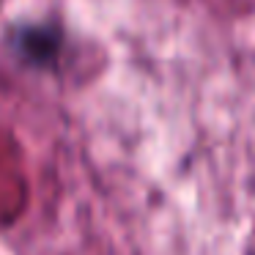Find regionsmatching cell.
<instances>
[{
    "mask_svg": "<svg viewBox=\"0 0 255 255\" xmlns=\"http://www.w3.org/2000/svg\"><path fill=\"white\" fill-rule=\"evenodd\" d=\"M63 30L55 22H25L8 30V50L33 69H47L63 50Z\"/></svg>",
    "mask_w": 255,
    "mask_h": 255,
    "instance_id": "cell-1",
    "label": "cell"
}]
</instances>
